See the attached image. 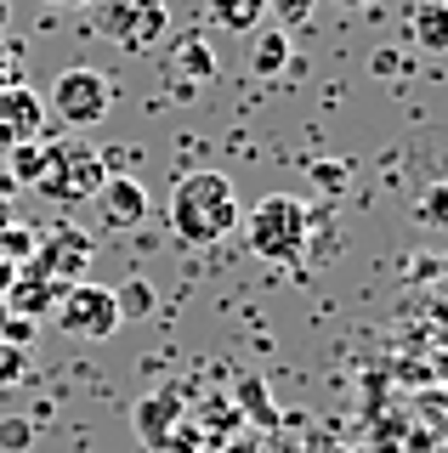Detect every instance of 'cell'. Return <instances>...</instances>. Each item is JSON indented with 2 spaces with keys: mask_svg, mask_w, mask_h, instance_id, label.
<instances>
[{
  "mask_svg": "<svg viewBox=\"0 0 448 453\" xmlns=\"http://www.w3.org/2000/svg\"><path fill=\"white\" fill-rule=\"evenodd\" d=\"M188 419V408H182V396L176 391H159V396H148V403H136V414H131V425H136V436H143L148 448H171L176 442V425Z\"/></svg>",
  "mask_w": 448,
  "mask_h": 453,
  "instance_id": "9c48e42d",
  "label": "cell"
},
{
  "mask_svg": "<svg viewBox=\"0 0 448 453\" xmlns=\"http://www.w3.org/2000/svg\"><path fill=\"white\" fill-rule=\"evenodd\" d=\"M114 301H120V318L131 323V318H153V289L143 278H131L125 289H114Z\"/></svg>",
  "mask_w": 448,
  "mask_h": 453,
  "instance_id": "2e32d148",
  "label": "cell"
},
{
  "mask_svg": "<svg viewBox=\"0 0 448 453\" xmlns=\"http://www.w3.org/2000/svg\"><path fill=\"white\" fill-rule=\"evenodd\" d=\"M46 159H51V142L40 136V142H23V148H12V181H18V188H35L40 176H46Z\"/></svg>",
  "mask_w": 448,
  "mask_h": 453,
  "instance_id": "5bb4252c",
  "label": "cell"
},
{
  "mask_svg": "<svg viewBox=\"0 0 448 453\" xmlns=\"http://www.w3.org/2000/svg\"><path fill=\"white\" fill-rule=\"evenodd\" d=\"M12 193H18V181H12V170L0 165V198H12Z\"/></svg>",
  "mask_w": 448,
  "mask_h": 453,
  "instance_id": "603a6c76",
  "label": "cell"
},
{
  "mask_svg": "<svg viewBox=\"0 0 448 453\" xmlns=\"http://www.w3.org/2000/svg\"><path fill=\"white\" fill-rule=\"evenodd\" d=\"M239 396H250V414H256L261 425H273V403H267V391H261V380H244Z\"/></svg>",
  "mask_w": 448,
  "mask_h": 453,
  "instance_id": "ffe728a7",
  "label": "cell"
},
{
  "mask_svg": "<svg viewBox=\"0 0 448 453\" xmlns=\"http://www.w3.org/2000/svg\"><path fill=\"white\" fill-rule=\"evenodd\" d=\"M165 216H171V233L182 244H221L228 233H239L244 210L221 170H188V176H176Z\"/></svg>",
  "mask_w": 448,
  "mask_h": 453,
  "instance_id": "6da1fadb",
  "label": "cell"
},
{
  "mask_svg": "<svg viewBox=\"0 0 448 453\" xmlns=\"http://www.w3.org/2000/svg\"><path fill=\"white\" fill-rule=\"evenodd\" d=\"M46 108L58 113L68 131H91V125L108 119V108H114V80L103 74V68H63L58 80H51V96Z\"/></svg>",
  "mask_w": 448,
  "mask_h": 453,
  "instance_id": "277c9868",
  "label": "cell"
},
{
  "mask_svg": "<svg viewBox=\"0 0 448 453\" xmlns=\"http://www.w3.org/2000/svg\"><path fill=\"white\" fill-rule=\"evenodd\" d=\"M108 181V159L91 148V142H51L46 176L35 181V193H46L51 204H80Z\"/></svg>",
  "mask_w": 448,
  "mask_h": 453,
  "instance_id": "3957f363",
  "label": "cell"
},
{
  "mask_svg": "<svg viewBox=\"0 0 448 453\" xmlns=\"http://www.w3.org/2000/svg\"><path fill=\"white\" fill-rule=\"evenodd\" d=\"M46 6H97V0H46Z\"/></svg>",
  "mask_w": 448,
  "mask_h": 453,
  "instance_id": "d4e9b609",
  "label": "cell"
},
{
  "mask_svg": "<svg viewBox=\"0 0 448 453\" xmlns=\"http://www.w3.org/2000/svg\"><path fill=\"white\" fill-rule=\"evenodd\" d=\"M205 12L228 35H250V28H261V18H267V0H205Z\"/></svg>",
  "mask_w": 448,
  "mask_h": 453,
  "instance_id": "7c38bea8",
  "label": "cell"
},
{
  "mask_svg": "<svg viewBox=\"0 0 448 453\" xmlns=\"http://www.w3.org/2000/svg\"><path fill=\"white\" fill-rule=\"evenodd\" d=\"M409 35H414L420 51L443 57L448 51V0H420L414 18H409Z\"/></svg>",
  "mask_w": 448,
  "mask_h": 453,
  "instance_id": "8fae6325",
  "label": "cell"
},
{
  "mask_svg": "<svg viewBox=\"0 0 448 453\" xmlns=\"http://www.w3.org/2000/svg\"><path fill=\"white\" fill-rule=\"evenodd\" d=\"M120 301H114V289L108 283H68V289L58 295V329L63 334H74V340H108V334H120Z\"/></svg>",
  "mask_w": 448,
  "mask_h": 453,
  "instance_id": "8992f818",
  "label": "cell"
},
{
  "mask_svg": "<svg viewBox=\"0 0 448 453\" xmlns=\"http://www.w3.org/2000/svg\"><path fill=\"white\" fill-rule=\"evenodd\" d=\"M46 131V96L35 85H6L0 91V148H23V142H40Z\"/></svg>",
  "mask_w": 448,
  "mask_h": 453,
  "instance_id": "ba28073f",
  "label": "cell"
},
{
  "mask_svg": "<svg viewBox=\"0 0 448 453\" xmlns=\"http://www.w3.org/2000/svg\"><path fill=\"white\" fill-rule=\"evenodd\" d=\"M29 334H35V323H29V318H18V311H12V318L0 323V340H6V346H23Z\"/></svg>",
  "mask_w": 448,
  "mask_h": 453,
  "instance_id": "44dd1931",
  "label": "cell"
},
{
  "mask_svg": "<svg viewBox=\"0 0 448 453\" xmlns=\"http://www.w3.org/2000/svg\"><path fill=\"white\" fill-rule=\"evenodd\" d=\"M91 204L108 233H131V226L148 221V188L136 176H125V170H108V181L91 193Z\"/></svg>",
  "mask_w": 448,
  "mask_h": 453,
  "instance_id": "52a82bcc",
  "label": "cell"
},
{
  "mask_svg": "<svg viewBox=\"0 0 448 453\" xmlns=\"http://www.w3.org/2000/svg\"><path fill=\"white\" fill-rule=\"evenodd\" d=\"M18 80H23V51L12 46V40H0V91L18 85Z\"/></svg>",
  "mask_w": 448,
  "mask_h": 453,
  "instance_id": "d6986e66",
  "label": "cell"
},
{
  "mask_svg": "<svg viewBox=\"0 0 448 453\" xmlns=\"http://www.w3.org/2000/svg\"><path fill=\"white\" fill-rule=\"evenodd\" d=\"M250 68H256L261 80H278V74H284V68H290V35H284V28H267V35H256Z\"/></svg>",
  "mask_w": 448,
  "mask_h": 453,
  "instance_id": "4fadbf2b",
  "label": "cell"
},
{
  "mask_svg": "<svg viewBox=\"0 0 448 453\" xmlns=\"http://www.w3.org/2000/svg\"><path fill=\"white\" fill-rule=\"evenodd\" d=\"M244 226V244L261 255V261H273V266H290V261H301V250H306V233H313V216H306V204L296 193H267L256 210L239 221Z\"/></svg>",
  "mask_w": 448,
  "mask_h": 453,
  "instance_id": "7a4b0ae2",
  "label": "cell"
},
{
  "mask_svg": "<svg viewBox=\"0 0 448 453\" xmlns=\"http://www.w3.org/2000/svg\"><path fill=\"white\" fill-rule=\"evenodd\" d=\"M221 453H261V442H250V436H244V442H228Z\"/></svg>",
  "mask_w": 448,
  "mask_h": 453,
  "instance_id": "cb8c5ba5",
  "label": "cell"
},
{
  "mask_svg": "<svg viewBox=\"0 0 448 453\" xmlns=\"http://www.w3.org/2000/svg\"><path fill=\"white\" fill-rule=\"evenodd\" d=\"M6 12H12V6H6V0H0V28H6Z\"/></svg>",
  "mask_w": 448,
  "mask_h": 453,
  "instance_id": "4316f807",
  "label": "cell"
},
{
  "mask_svg": "<svg viewBox=\"0 0 448 453\" xmlns=\"http://www.w3.org/2000/svg\"><path fill=\"white\" fill-rule=\"evenodd\" d=\"M335 6H346V12H358V6H369V0H335Z\"/></svg>",
  "mask_w": 448,
  "mask_h": 453,
  "instance_id": "484cf974",
  "label": "cell"
},
{
  "mask_svg": "<svg viewBox=\"0 0 448 453\" xmlns=\"http://www.w3.org/2000/svg\"><path fill=\"white\" fill-rule=\"evenodd\" d=\"M313 6H318V0H267V12L278 18V28H284V35H290V28H306Z\"/></svg>",
  "mask_w": 448,
  "mask_h": 453,
  "instance_id": "e0dca14e",
  "label": "cell"
},
{
  "mask_svg": "<svg viewBox=\"0 0 448 453\" xmlns=\"http://www.w3.org/2000/svg\"><path fill=\"white\" fill-rule=\"evenodd\" d=\"M97 28L125 51H153L171 35V6L165 0H97Z\"/></svg>",
  "mask_w": 448,
  "mask_h": 453,
  "instance_id": "5b68a950",
  "label": "cell"
},
{
  "mask_svg": "<svg viewBox=\"0 0 448 453\" xmlns=\"http://www.w3.org/2000/svg\"><path fill=\"white\" fill-rule=\"evenodd\" d=\"M414 221H420V226H437V233H448V176H443V181H431V188L414 198Z\"/></svg>",
  "mask_w": 448,
  "mask_h": 453,
  "instance_id": "9a60e30c",
  "label": "cell"
},
{
  "mask_svg": "<svg viewBox=\"0 0 448 453\" xmlns=\"http://www.w3.org/2000/svg\"><path fill=\"white\" fill-rule=\"evenodd\" d=\"M0 380H6V386H12V380H23V351L18 346H0Z\"/></svg>",
  "mask_w": 448,
  "mask_h": 453,
  "instance_id": "7402d4cb",
  "label": "cell"
},
{
  "mask_svg": "<svg viewBox=\"0 0 448 453\" xmlns=\"http://www.w3.org/2000/svg\"><path fill=\"white\" fill-rule=\"evenodd\" d=\"M171 80L182 85V96H193L199 85L216 80V46H210L205 35H188L171 46Z\"/></svg>",
  "mask_w": 448,
  "mask_h": 453,
  "instance_id": "30bf717a",
  "label": "cell"
},
{
  "mask_svg": "<svg viewBox=\"0 0 448 453\" xmlns=\"http://www.w3.org/2000/svg\"><path fill=\"white\" fill-rule=\"evenodd\" d=\"M29 448H35L29 419H0V453H29Z\"/></svg>",
  "mask_w": 448,
  "mask_h": 453,
  "instance_id": "ac0fdd59",
  "label": "cell"
}]
</instances>
